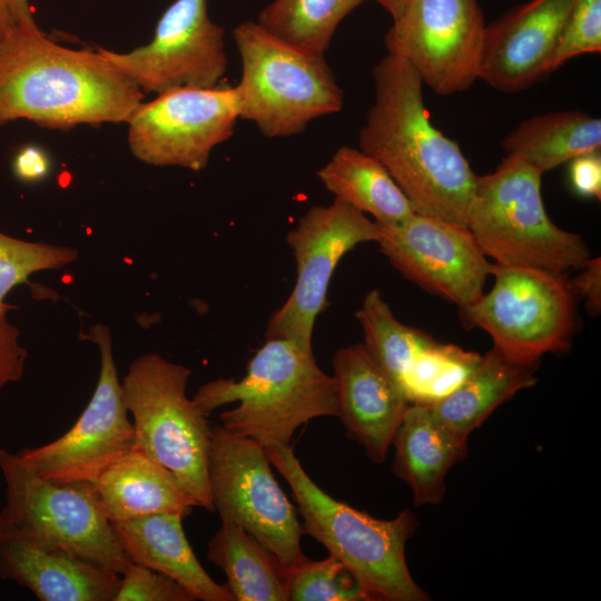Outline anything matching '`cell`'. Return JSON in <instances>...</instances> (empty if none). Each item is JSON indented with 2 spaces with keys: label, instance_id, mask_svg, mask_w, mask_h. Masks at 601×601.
<instances>
[{
  "label": "cell",
  "instance_id": "1",
  "mask_svg": "<svg viewBox=\"0 0 601 601\" xmlns=\"http://www.w3.org/2000/svg\"><path fill=\"white\" fill-rule=\"evenodd\" d=\"M373 79L374 102L358 148L385 167L416 214L466 226L477 175L457 142L431 122L418 73L387 52L374 67Z\"/></svg>",
  "mask_w": 601,
  "mask_h": 601
},
{
  "label": "cell",
  "instance_id": "2",
  "mask_svg": "<svg viewBox=\"0 0 601 601\" xmlns=\"http://www.w3.org/2000/svg\"><path fill=\"white\" fill-rule=\"evenodd\" d=\"M142 99L98 51L62 47L36 23H14L0 41V126L18 119L58 129L127 122Z\"/></svg>",
  "mask_w": 601,
  "mask_h": 601
},
{
  "label": "cell",
  "instance_id": "3",
  "mask_svg": "<svg viewBox=\"0 0 601 601\" xmlns=\"http://www.w3.org/2000/svg\"><path fill=\"white\" fill-rule=\"evenodd\" d=\"M193 401L207 416L237 402L235 408L219 415L221 425L264 447L290 446L300 425L338 414L333 376L316 364L313 351L285 338L266 339L248 362L243 378L209 381Z\"/></svg>",
  "mask_w": 601,
  "mask_h": 601
},
{
  "label": "cell",
  "instance_id": "4",
  "mask_svg": "<svg viewBox=\"0 0 601 601\" xmlns=\"http://www.w3.org/2000/svg\"><path fill=\"white\" fill-rule=\"evenodd\" d=\"M288 483L303 519L304 534L322 543L361 585L368 601H425L410 573L405 545L418 521L410 510L381 520L338 501L306 473L292 446L264 447Z\"/></svg>",
  "mask_w": 601,
  "mask_h": 601
},
{
  "label": "cell",
  "instance_id": "5",
  "mask_svg": "<svg viewBox=\"0 0 601 601\" xmlns=\"http://www.w3.org/2000/svg\"><path fill=\"white\" fill-rule=\"evenodd\" d=\"M542 173L506 155L493 173L476 177L465 224L482 253L503 266L568 273L591 252L582 237L556 226L541 196Z\"/></svg>",
  "mask_w": 601,
  "mask_h": 601
},
{
  "label": "cell",
  "instance_id": "6",
  "mask_svg": "<svg viewBox=\"0 0 601 601\" xmlns=\"http://www.w3.org/2000/svg\"><path fill=\"white\" fill-rule=\"evenodd\" d=\"M234 40L242 78L234 87L239 118L268 138L304 131L316 118L341 111L344 92L324 55L269 32L257 21L238 24Z\"/></svg>",
  "mask_w": 601,
  "mask_h": 601
},
{
  "label": "cell",
  "instance_id": "7",
  "mask_svg": "<svg viewBox=\"0 0 601 601\" xmlns=\"http://www.w3.org/2000/svg\"><path fill=\"white\" fill-rule=\"evenodd\" d=\"M4 504L0 538L67 552L121 574L131 562L89 483L56 484L33 472L18 453L0 449Z\"/></svg>",
  "mask_w": 601,
  "mask_h": 601
},
{
  "label": "cell",
  "instance_id": "8",
  "mask_svg": "<svg viewBox=\"0 0 601 601\" xmlns=\"http://www.w3.org/2000/svg\"><path fill=\"white\" fill-rule=\"evenodd\" d=\"M191 371L159 354L135 359L121 381L135 447L169 470L198 505L215 511L207 465L211 427L186 393Z\"/></svg>",
  "mask_w": 601,
  "mask_h": 601
},
{
  "label": "cell",
  "instance_id": "9",
  "mask_svg": "<svg viewBox=\"0 0 601 601\" xmlns=\"http://www.w3.org/2000/svg\"><path fill=\"white\" fill-rule=\"evenodd\" d=\"M492 289L460 311L466 326L485 331L508 358L536 367L566 351L578 328L577 293L568 273L491 263Z\"/></svg>",
  "mask_w": 601,
  "mask_h": 601
},
{
  "label": "cell",
  "instance_id": "10",
  "mask_svg": "<svg viewBox=\"0 0 601 601\" xmlns=\"http://www.w3.org/2000/svg\"><path fill=\"white\" fill-rule=\"evenodd\" d=\"M207 475L220 520L240 525L286 565L305 556L302 523L272 473L264 446L213 426Z\"/></svg>",
  "mask_w": 601,
  "mask_h": 601
},
{
  "label": "cell",
  "instance_id": "11",
  "mask_svg": "<svg viewBox=\"0 0 601 601\" xmlns=\"http://www.w3.org/2000/svg\"><path fill=\"white\" fill-rule=\"evenodd\" d=\"M80 338L95 343L100 352L99 377L88 405L63 435L18 452L33 472L56 484L92 483L135 447V428L124 401L110 329L96 324Z\"/></svg>",
  "mask_w": 601,
  "mask_h": 601
},
{
  "label": "cell",
  "instance_id": "12",
  "mask_svg": "<svg viewBox=\"0 0 601 601\" xmlns=\"http://www.w3.org/2000/svg\"><path fill=\"white\" fill-rule=\"evenodd\" d=\"M380 228L363 213L335 198L311 207L286 236L296 260V280L286 302L270 316L265 338H285L312 351L317 316L341 259L358 244L377 242Z\"/></svg>",
  "mask_w": 601,
  "mask_h": 601
},
{
  "label": "cell",
  "instance_id": "13",
  "mask_svg": "<svg viewBox=\"0 0 601 601\" xmlns=\"http://www.w3.org/2000/svg\"><path fill=\"white\" fill-rule=\"evenodd\" d=\"M238 118L234 87L170 88L136 108L127 121L129 148L152 166L200 171L213 149L230 139Z\"/></svg>",
  "mask_w": 601,
  "mask_h": 601
},
{
  "label": "cell",
  "instance_id": "14",
  "mask_svg": "<svg viewBox=\"0 0 601 601\" xmlns=\"http://www.w3.org/2000/svg\"><path fill=\"white\" fill-rule=\"evenodd\" d=\"M485 28L477 0H407L385 46L434 92L450 96L479 79Z\"/></svg>",
  "mask_w": 601,
  "mask_h": 601
},
{
  "label": "cell",
  "instance_id": "15",
  "mask_svg": "<svg viewBox=\"0 0 601 601\" xmlns=\"http://www.w3.org/2000/svg\"><path fill=\"white\" fill-rule=\"evenodd\" d=\"M224 29L207 13L206 0H175L149 43L129 52L97 51L142 92L219 85L227 69Z\"/></svg>",
  "mask_w": 601,
  "mask_h": 601
},
{
  "label": "cell",
  "instance_id": "16",
  "mask_svg": "<svg viewBox=\"0 0 601 601\" xmlns=\"http://www.w3.org/2000/svg\"><path fill=\"white\" fill-rule=\"evenodd\" d=\"M377 225L381 252L406 279L459 311L483 295L491 263L466 226L416 213L398 226Z\"/></svg>",
  "mask_w": 601,
  "mask_h": 601
},
{
  "label": "cell",
  "instance_id": "17",
  "mask_svg": "<svg viewBox=\"0 0 601 601\" xmlns=\"http://www.w3.org/2000/svg\"><path fill=\"white\" fill-rule=\"evenodd\" d=\"M575 0H531L486 26L479 79L502 92L541 81Z\"/></svg>",
  "mask_w": 601,
  "mask_h": 601
},
{
  "label": "cell",
  "instance_id": "18",
  "mask_svg": "<svg viewBox=\"0 0 601 601\" xmlns=\"http://www.w3.org/2000/svg\"><path fill=\"white\" fill-rule=\"evenodd\" d=\"M337 417L347 436L374 463H383L410 403L364 344L336 351L333 358Z\"/></svg>",
  "mask_w": 601,
  "mask_h": 601
},
{
  "label": "cell",
  "instance_id": "19",
  "mask_svg": "<svg viewBox=\"0 0 601 601\" xmlns=\"http://www.w3.org/2000/svg\"><path fill=\"white\" fill-rule=\"evenodd\" d=\"M0 578L40 601H114L120 574L80 556L0 538Z\"/></svg>",
  "mask_w": 601,
  "mask_h": 601
},
{
  "label": "cell",
  "instance_id": "20",
  "mask_svg": "<svg viewBox=\"0 0 601 601\" xmlns=\"http://www.w3.org/2000/svg\"><path fill=\"white\" fill-rule=\"evenodd\" d=\"M184 518L167 511L112 524L131 562L168 575L195 600L234 601L226 584L214 581L198 561L186 538Z\"/></svg>",
  "mask_w": 601,
  "mask_h": 601
},
{
  "label": "cell",
  "instance_id": "21",
  "mask_svg": "<svg viewBox=\"0 0 601 601\" xmlns=\"http://www.w3.org/2000/svg\"><path fill=\"white\" fill-rule=\"evenodd\" d=\"M466 441L428 406L408 405L392 441V469L412 490L415 505L436 504L443 499L447 472L465 457Z\"/></svg>",
  "mask_w": 601,
  "mask_h": 601
},
{
  "label": "cell",
  "instance_id": "22",
  "mask_svg": "<svg viewBox=\"0 0 601 601\" xmlns=\"http://www.w3.org/2000/svg\"><path fill=\"white\" fill-rule=\"evenodd\" d=\"M89 489L111 523L167 511L187 516L199 506L169 470L136 447L89 483Z\"/></svg>",
  "mask_w": 601,
  "mask_h": 601
},
{
  "label": "cell",
  "instance_id": "23",
  "mask_svg": "<svg viewBox=\"0 0 601 601\" xmlns=\"http://www.w3.org/2000/svg\"><path fill=\"white\" fill-rule=\"evenodd\" d=\"M535 368L519 364L493 347L481 355L456 388L428 407L443 424L467 439L499 405L535 384Z\"/></svg>",
  "mask_w": 601,
  "mask_h": 601
},
{
  "label": "cell",
  "instance_id": "24",
  "mask_svg": "<svg viewBox=\"0 0 601 601\" xmlns=\"http://www.w3.org/2000/svg\"><path fill=\"white\" fill-rule=\"evenodd\" d=\"M317 176L335 198L372 215L378 224L398 226L415 214L385 167L359 148H338Z\"/></svg>",
  "mask_w": 601,
  "mask_h": 601
},
{
  "label": "cell",
  "instance_id": "25",
  "mask_svg": "<svg viewBox=\"0 0 601 601\" xmlns=\"http://www.w3.org/2000/svg\"><path fill=\"white\" fill-rule=\"evenodd\" d=\"M502 145L506 155L544 174L579 156L600 151L601 120L579 110L552 111L524 120Z\"/></svg>",
  "mask_w": 601,
  "mask_h": 601
},
{
  "label": "cell",
  "instance_id": "26",
  "mask_svg": "<svg viewBox=\"0 0 601 601\" xmlns=\"http://www.w3.org/2000/svg\"><path fill=\"white\" fill-rule=\"evenodd\" d=\"M207 558L224 571L234 601H287L286 564L237 523L220 520Z\"/></svg>",
  "mask_w": 601,
  "mask_h": 601
},
{
  "label": "cell",
  "instance_id": "27",
  "mask_svg": "<svg viewBox=\"0 0 601 601\" xmlns=\"http://www.w3.org/2000/svg\"><path fill=\"white\" fill-rule=\"evenodd\" d=\"M364 1L378 3L394 21L407 0H274L257 22L290 43L324 55L341 21Z\"/></svg>",
  "mask_w": 601,
  "mask_h": 601
},
{
  "label": "cell",
  "instance_id": "28",
  "mask_svg": "<svg viewBox=\"0 0 601 601\" xmlns=\"http://www.w3.org/2000/svg\"><path fill=\"white\" fill-rule=\"evenodd\" d=\"M355 316L367 352L401 390L415 363L435 339L400 322L377 289L366 294Z\"/></svg>",
  "mask_w": 601,
  "mask_h": 601
},
{
  "label": "cell",
  "instance_id": "29",
  "mask_svg": "<svg viewBox=\"0 0 601 601\" xmlns=\"http://www.w3.org/2000/svg\"><path fill=\"white\" fill-rule=\"evenodd\" d=\"M481 355L434 342L418 358L401 390L410 404L430 406L456 388Z\"/></svg>",
  "mask_w": 601,
  "mask_h": 601
},
{
  "label": "cell",
  "instance_id": "30",
  "mask_svg": "<svg viewBox=\"0 0 601 601\" xmlns=\"http://www.w3.org/2000/svg\"><path fill=\"white\" fill-rule=\"evenodd\" d=\"M287 601H368L358 582L335 556H303L285 565Z\"/></svg>",
  "mask_w": 601,
  "mask_h": 601
},
{
  "label": "cell",
  "instance_id": "31",
  "mask_svg": "<svg viewBox=\"0 0 601 601\" xmlns=\"http://www.w3.org/2000/svg\"><path fill=\"white\" fill-rule=\"evenodd\" d=\"M78 257L77 249L28 242L0 233V319L14 308L4 302L8 293L37 272L65 267Z\"/></svg>",
  "mask_w": 601,
  "mask_h": 601
},
{
  "label": "cell",
  "instance_id": "32",
  "mask_svg": "<svg viewBox=\"0 0 601 601\" xmlns=\"http://www.w3.org/2000/svg\"><path fill=\"white\" fill-rule=\"evenodd\" d=\"M601 51V0H575L549 62V73L583 53Z\"/></svg>",
  "mask_w": 601,
  "mask_h": 601
},
{
  "label": "cell",
  "instance_id": "33",
  "mask_svg": "<svg viewBox=\"0 0 601 601\" xmlns=\"http://www.w3.org/2000/svg\"><path fill=\"white\" fill-rule=\"evenodd\" d=\"M114 601H195V598L168 575L130 562L120 574Z\"/></svg>",
  "mask_w": 601,
  "mask_h": 601
},
{
  "label": "cell",
  "instance_id": "34",
  "mask_svg": "<svg viewBox=\"0 0 601 601\" xmlns=\"http://www.w3.org/2000/svg\"><path fill=\"white\" fill-rule=\"evenodd\" d=\"M27 351L19 342V329L7 318L0 319V392L22 378Z\"/></svg>",
  "mask_w": 601,
  "mask_h": 601
},
{
  "label": "cell",
  "instance_id": "35",
  "mask_svg": "<svg viewBox=\"0 0 601 601\" xmlns=\"http://www.w3.org/2000/svg\"><path fill=\"white\" fill-rule=\"evenodd\" d=\"M569 178L572 189L582 197H601L600 151L579 156L570 161Z\"/></svg>",
  "mask_w": 601,
  "mask_h": 601
},
{
  "label": "cell",
  "instance_id": "36",
  "mask_svg": "<svg viewBox=\"0 0 601 601\" xmlns=\"http://www.w3.org/2000/svg\"><path fill=\"white\" fill-rule=\"evenodd\" d=\"M580 269L581 273L571 279L572 286L585 303L587 311L592 316L601 312V258H590Z\"/></svg>",
  "mask_w": 601,
  "mask_h": 601
},
{
  "label": "cell",
  "instance_id": "37",
  "mask_svg": "<svg viewBox=\"0 0 601 601\" xmlns=\"http://www.w3.org/2000/svg\"><path fill=\"white\" fill-rule=\"evenodd\" d=\"M49 169L48 155L37 146L21 148L13 159L14 175L22 181H39L48 175Z\"/></svg>",
  "mask_w": 601,
  "mask_h": 601
},
{
  "label": "cell",
  "instance_id": "38",
  "mask_svg": "<svg viewBox=\"0 0 601 601\" xmlns=\"http://www.w3.org/2000/svg\"><path fill=\"white\" fill-rule=\"evenodd\" d=\"M9 9L16 23L29 26L35 24L31 8L28 0H1Z\"/></svg>",
  "mask_w": 601,
  "mask_h": 601
},
{
  "label": "cell",
  "instance_id": "39",
  "mask_svg": "<svg viewBox=\"0 0 601 601\" xmlns=\"http://www.w3.org/2000/svg\"><path fill=\"white\" fill-rule=\"evenodd\" d=\"M14 23L8 7L0 0V41Z\"/></svg>",
  "mask_w": 601,
  "mask_h": 601
}]
</instances>
